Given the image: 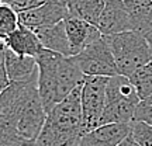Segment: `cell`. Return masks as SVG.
Returning <instances> with one entry per match:
<instances>
[{
    "label": "cell",
    "instance_id": "6da1fadb",
    "mask_svg": "<svg viewBox=\"0 0 152 146\" xmlns=\"http://www.w3.org/2000/svg\"><path fill=\"white\" fill-rule=\"evenodd\" d=\"M35 60L38 65V94L48 115L56 104L83 84L86 76L73 56H64L44 48L35 56Z\"/></svg>",
    "mask_w": 152,
    "mask_h": 146
},
{
    "label": "cell",
    "instance_id": "7a4b0ae2",
    "mask_svg": "<svg viewBox=\"0 0 152 146\" xmlns=\"http://www.w3.org/2000/svg\"><path fill=\"white\" fill-rule=\"evenodd\" d=\"M140 103L141 98L128 77L121 75L109 77L106 89V105L100 125L131 124Z\"/></svg>",
    "mask_w": 152,
    "mask_h": 146
},
{
    "label": "cell",
    "instance_id": "3957f363",
    "mask_svg": "<svg viewBox=\"0 0 152 146\" xmlns=\"http://www.w3.org/2000/svg\"><path fill=\"white\" fill-rule=\"evenodd\" d=\"M115 60L118 75L130 77L135 70L151 62V49L147 37L134 31L104 35Z\"/></svg>",
    "mask_w": 152,
    "mask_h": 146
},
{
    "label": "cell",
    "instance_id": "277c9868",
    "mask_svg": "<svg viewBox=\"0 0 152 146\" xmlns=\"http://www.w3.org/2000/svg\"><path fill=\"white\" fill-rule=\"evenodd\" d=\"M73 59L85 76L113 77L118 75L114 56L104 35L86 45Z\"/></svg>",
    "mask_w": 152,
    "mask_h": 146
},
{
    "label": "cell",
    "instance_id": "5b68a950",
    "mask_svg": "<svg viewBox=\"0 0 152 146\" xmlns=\"http://www.w3.org/2000/svg\"><path fill=\"white\" fill-rule=\"evenodd\" d=\"M109 77L86 76L82 84V117L85 134L100 126V119L106 105V89Z\"/></svg>",
    "mask_w": 152,
    "mask_h": 146
},
{
    "label": "cell",
    "instance_id": "8992f818",
    "mask_svg": "<svg viewBox=\"0 0 152 146\" xmlns=\"http://www.w3.org/2000/svg\"><path fill=\"white\" fill-rule=\"evenodd\" d=\"M47 121V111L44 108L38 89L28 96L24 103L17 110L14 118L11 121L10 128L21 138L37 141Z\"/></svg>",
    "mask_w": 152,
    "mask_h": 146
},
{
    "label": "cell",
    "instance_id": "52a82bcc",
    "mask_svg": "<svg viewBox=\"0 0 152 146\" xmlns=\"http://www.w3.org/2000/svg\"><path fill=\"white\" fill-rule=\"evenodd\" d=\"M69 17L66 0H47L44 4L33 10L18 14L20 24L30 30H37L41 27L55 25Z\"/></svg>",
    "mask_w": 152,
    "mask_h": 146
},
{
    "label": "cell",
    "instance_id": "ba28073f",
    "mask_svg": "<svg viewBox=\"0 0 152 146\" xmlns=\"http://www.w3.org/2000/svg\"><path fill=\"white\" fill-rule=\"evenodd\" d=\"M97 28L103 35L131 31L128 11L124 0H104V7L99 18Z\"/></svg>",
    "mask_w": 152,
    "mask_h": 146
},
{
    "label": "cell",
    "instance_id": "9c48e42d",
    "mask_svg": "<svg viewBox=\"0 0 152 146\" xmlns=\"http://www.w3.org/2000/svg\"><path fill=\"white\" fill-rule=\"evenodd\" d=\"M4 66L10 83H27L38 79V65L33 56H21L6 48Z\"/></svg>",
    "mask_w": 152,
    "mask_h": 146
},
{
    "label": "cell",
    "instance_id": "30bf717a",
    "mask_svg": "<svg viewBox=\"0 0 152 146\" xmlns=\"http://www.w3.org/2000/svg\"><path fill=\"white\" fill-rule=\"evenodd\" d=\"M131 134V124L100 125L82 138L79 146H118Z\"/></svg>",
    "mask_w": 152,
    "mask_h": 146
},
{
    "label": "cell",
    "instance_id": "8fae6325",
    "mask_svg": "<svg viewBox=\"0 0 152 146\" xmlns=\"http://www.w3.org/2000/svg\"><path fill=\"white\" fill-rule=\"evenodd\" d=\"M65 30L69 39V45H71L72 56H76L79 52L83 51L86 45L103 35L97 27L75 17H68L65 20Z\"/></svg>",
    "mask_w": 152,
    "mask_h": 146
},
{
    "label": "cell",
    "instance_id": "7c38bea8",
    "mask_svg": "<svg viewBox=\"0 0 152 146\" xmlns=\"http://www.w3.org/2000/svg\"><path fill=\"white\" fill-rule=\"evenodd\" d=\"M4 45L6 48H9L14 54L21 55V56H33V58H35L44 49L37 34L34 33L33 30L24 27L21 24L6 39Z\"/></svg>",
    "mask_w": 152,
    "mask_h": 146
},
{
    "label": "cell",
    "instance_id": "4fadbf2b",
    "mask_svg": "<svg viewBox=\"0 0 152 146\" xmlns=\"http://www.w3.org/2000/svg\"><path fill=\"white\" fill-rule=\"evenodd\" d=\"M34 33L37 34L39 42L42 44L45 49H49L64 56H72L71 45H69V39L65 30V20L55 25L37 28L34 30Z\"/></svg>",
    "mask_w": 152,
    "mask_h": 146
},
{
    "label": "cell",
    "instance_id": "5bb4252c",
    "mask_svg": "<svg viewBox=\"0 0 152 146\" xmlns=\"http://www.w3.org/2000/svg\"><path fill=\"white\" fill-rule=\"evenodd\" d=\"M131 31L148 37L152 33V0H124Z\"/></svg>",
    "mask_w": 152,
    "mask_h": 146
},
{
    "label": "cell",
    "instance_id": "9a60e30c",
    "mask_svg": "<svg viewBox=\"0 0 152 146\" xmlns=\"http://www.w3.org/2000/svg\"><path fill=\"white\" fill-rule=\"evenodd\" d=\"M69 17L79 18L97 27L100 14L103 11L104 0H66Z\"/></svg>",
    "mask_w": 152,
    "mask_h": 146
},
{
    "label": "cell",
    "instance_id": "2e32d148",
    "mask_svg": "<svg viewBox=\"0 0 152 146\" xmlns=\"http://www.w3.org/2000/svg\"><path fill=\"white\" fill-rule=\"evenodd\" d=\"M134 84L141 101H145L152 96V60L140 68L128 77Z\"/></svg>",
    "mask_w": 152,
    "mask_h": 146
},
{
    "label": "cell",
    "instance_id": "e0dca14e",
    "mask_svg": "<svg viewBox=\"0 0 152 146\" xmlns=\"http://www.w3.org/2000/svg\"><path fill=\"white\" fill-rule=\"evenodd\" d=\"M18 27H20L18 13H16L7 4L0 6V41L4 42Z\"/></svg>",
    "mask_w": 152,
    "mask_h": 146
},
{
    "label": "cell",
    "instance_id": "ac0fdd59",
    "mask_svg": "<svg viewBox=\"0 0 152 146\" xmlns=\"http://www.w3.org/2000/svg\"><path fill=\"white\" fill-rule=\"evenodd\" d=\"M130 135L140 146H152V125L141 121H132Z\"/></svg>",
    "mask_w": 152,
    "mask_h": 146
},
{
    "label": "cell",
    "instance_id": "d6986e66",
    "mask_svg": "<svg viewBox=\"0 0 152 146\" xmlns=\"http://www.w3.org/2000/svg\"><path fill=\"white\" fill-rule=\"evenodd\" d=\"M0 146H37L35 141L21 138L10 128L0 129Z\"/></svg>",
    "mask_w": 152,
    "mask_h": 146
},
{
    "label": "cell",
    "instance_id": "ffe728a7",
    "mask_svg": "<svg viewBox=\"0 0 152 146\" xmlns=\"http://www.w3.org/2000/svg\"><path fill=\"white\" fill-rule=\"evenodd\" d=\"M47 0H3V4L11 7L16 13H24V11L33 10L38 6L44 4Z\"/></svg>",
    "mask_w": 152,
    "mask_h": 146
},
{
    "label": "cell",
    "instance_id": "44dd1931",
    "mask_svg": "<svg viewBox=\"0 0 152 146\" xmlns=\"http://www.w3.org/2000/svg\"><path fill=\"white\" fill-rule=\"evenodd\" d=\"M134 121H141V122L152 125V104L147 103V101H141L135 110Z\"/></svg>",
    "mask_w": 152,
    "mask_h": 146
},
{
    "label": "cell",
    "instance_id": "7402d4cb",
    "mask_svg": "<svg viewBox=\"0 0 152 146\" xmlns=\"http://www.w3.org/2000/svg\"><path fill=\"white\" fill-rule=\"evenodd\" d=\"M118 146H140V145H138V143L134 141V138H132V136L128 135V136H127V138L124 139V141L120 143Z\"/></svg>",
    "mask_w": 152,
    "mask_h": 146
},
{
    "label": "cell",
    "instance_id": "603a6c76",
    "mask_svg": "<svg viewBox=\"0 0 152 146\" xmlns=\"http://www.w3.org/2000/svg\"><path fill=\"white\" fill-rule=\"evenodd\" d=\"M147 39H148V44H149V49H151V58H152V33L147 37Z\"/></svg>",
    "mask_w": 152,
    "mask_h": 146
},
{
    "label": "cell",
    "instance_id": "cb8c5ba5",
    "mask_svg": "<svg viewBox=\"0 0 152 146\" xmlns=\"http://www.w3.org/2000/svg\"><path fill=\"white\" fill-rule=\"evenodd\" d=\"M145 101H147V103H149V104H152V96H151V97H149V98H147Z\"/></svg>",
    "mask_w": 152,
    "mask_h": 146
},
{
    "label": "cell",
    "instance_id": "d4e9b609",
    "mask_svg": "<svg viewBox=\"0 0 152 146\" xmlns=\"http://www.w3.org/2000/svg\"><path fill=\"white\" fill-rule=\"evenodd\" d=\"M1 4H3V0H0V6H1Z\"/></svg>",
    "mask_w": 152,
    "mask_h": 146
}]
</instances>
